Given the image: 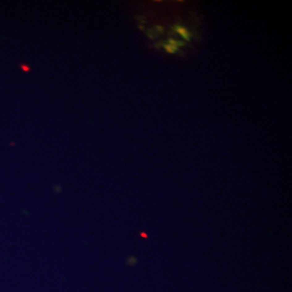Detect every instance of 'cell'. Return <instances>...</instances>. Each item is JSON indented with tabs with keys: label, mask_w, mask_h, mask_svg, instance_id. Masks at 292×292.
I'll return each mask as SVG.
<instances>
[{
	"label": "cell",
	"mask_w": 292,
	"mask_h": 292,
	"mask_svg": "<svg viewBox=\"0 0 292 292\" xmlns=\"http://www.w3.org/2000/svg\"><path fill=\"white\" fill-rule=\"evenodd\" d=\"M173 28H174V32H176L179 35H181L186 41L190 40V34L185 27H183V26H181V25H177L176 24V25H174V27Z\"/></svg>",
	"instance_id": "cell-1"
},
{
	"label": "cell",
	"mask_w": 292,
	"mask_h": 292,
	"mask_svg": "<svg viewBox=\"0 0 292 292\" xmlns=\"http://www.w3.org/2000/svg\"><path fill=\"white\" fill-rule=\"evenodd\" d=\"M164 50L169 53H175V52L179 51V48L175 47V45H171V44H164L163 45Z\"/></svg>",
	"instance_id": "cell-2"
}]
</instances>
